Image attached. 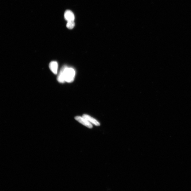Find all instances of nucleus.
<instances>
[{"mask_svg": "<svg viewBox=\"0 0 191 191\" xmlns=\"http://www.w3.org/2000/svg\"><path fill=\"white\" fill-rule=\"evenodd\" d=\"M76 72L73 68L66 66L64 70V75L65 81L67 83L73 82L75 78Z\"/></svg>", "mask_w": 191, "mask_h": 191, "instance_id": "f257e3e1", "label": "nucleus"}, {"mask_svg": "<svg viewBox=\"0 0 191 191\" xmlns=\"http://www.w3.org/2000/svg\"><path fill=\"white\" fill-rule=\"evenodd\" d=\"M75 119L78 122L81 123V124L88 128H90V129H92L93 127L92 123L88 122L85 118L83 117V116H76L75 117Z\"/></svg>", "mask_w": 191, "mask_h": 191, "instance_id": "f03ea898", "label": "nucleus"}, {"mask_svg": "<svg viewBox=\"0 0 191 191\" xmlns=\"http://www.w3.org/2000/svg\"><path fill=\"white\" fill-rule=\"evenodd\" d=\"M66 66L63 67L60 72L59 75L57 77V80L60 83H64L65 82L64 75V70Z\"/></svg>", "mask_w": 191, "mask_h": 191, "instance_id": "39448f33", "label": "nucleus"}, {"mask_svg": "<svg viewBox=\"0 0 191 191\" xmlns=\"http://www.w3.org/2000/svg\"><path fill=\"white\" fill-rule=\"evenodd\" d=\"M83 116L88 120V122L91 123L92 124H92L96 126H99L100 125V123L98 121L89 115L84 114V115H83Z\"/></svg>", "mask_w": 191, "mask_h": 191, "instance_id": "20e7f679", "label": "nucleus"}, {"mask_svg": "<svg viewBox=\"0 0 191 191\" xmlns=\"http://www.w3.org/2000/svg\"><path fill=\"white\" fill-rule=\"evenodd\" d=\"M75 24L74 21H71L67 22L66 26L69 29H72L75 26Z\"/></svg>", "mask_w": 191, "mask_h": 191, "instance_id": "0eeeda50", "label": "nucleus"}, {"mask_svg": "<svg viewBox=\"0 0 191 191\" xmlns=\"http://www.w3.org/2000/svg\"><path fill=\"white\" fill-rule=\"evenodd\" d=\"M49 68L53 73L57 74V73L58 65L57 62H51L49 64Z\"/></svg>", "mask_w": 191, "mask_h": 191, "instance_id": "423d86ee", "label": "nucleus"}, {"mask_svg": "<svg viewBox=\"0 0 191 191\" xmlns=\"http://www.w3.org/2000/svg\"><path fill=\"white\" fill-rule=\"evenodd\" d=\"M64 17L67 22L74 21L75 19V16L73 13L69 10H67L65 12Z\"/></svg>", "mask_w": 191, "mask_h": 191, "instance_id": "7ed1b4c3", "label": "nucleus"}]
</instances>
